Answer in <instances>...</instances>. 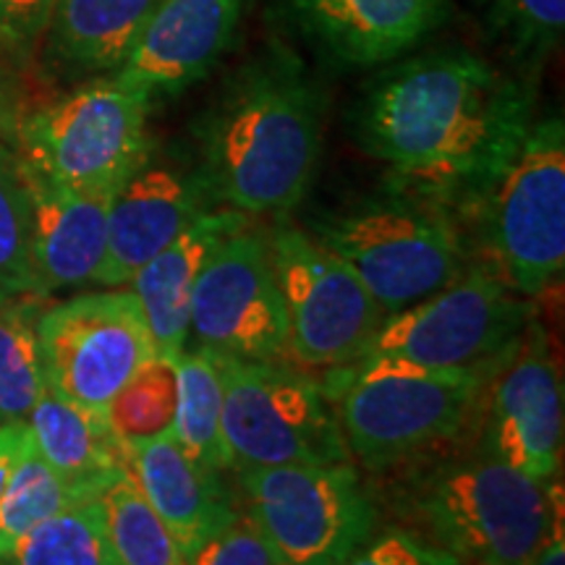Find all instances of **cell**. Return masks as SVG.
<instances>
[{
  "mask_svg": "<svg viewBox=\"0 0 565 565\" xmlns=\"http://www.w3.org/2000/svg\"><path fill=\"white\" fill-rule=\"evenodd\" d=\"M26 443V424H0V494L9 484L13 466Z\"/></svg>",
  "mask_w": 565,
  "mask_h": 565,
  "instance_id": "d590c367",
  "label": "cell"
},
{
  "mask_svg": "<svg viewBox=\"0 0 565 565\" xmlns=\"http://www.w3.org/2000/svg\"><path fill=\"white\" fill-rule=\"evenodd\" d=\"M475 212L492 270L524 299L545 294L565 267V124L540 118Z\"/></svg>",
  "mask_w": 565,
  "mask_h": 565,
  "instance_id": "ba28073f",
  "label": "cell"
},
{
  "mask_svg": "<svg viewBox=\"0 0 565 565\" xmlns=\"http://www.w3.org/2000/svg\"><path fill=\"white\" fill-rule=\"evenodd\" d=\"M267 249L286 307L288 351L320 370L356 364L387 317L362 280L286 215L267 233Z\"/></svg>",
  "mask_w": 565,
  "mask_h": 565,
  "instance_id": "7c38bea8",
  "label": "cell"
},
{
  "mask_svg": "<svg viewBox=\"0 0 565 565\" xmlns=\"http://www.w3.org/2000/svg\"><path fill=\"white\" fill-rule=\"evenodd\" d=\"M324 100L288 51L238 68L196 121L202 181L212 200L244 215H288L312 186Z\"/></svg>",
  "mask_w": 565,
  "mask_h": 565,
  "instance_id": "7a4b0ae2",
  "label": "cell"
},
{
  "mask_svg": "<svg viewBox=\"0 0 565 565\" xmlns=\"http://www.w3.org/2000/svg\"><path fill=\"white\" fill-rule=\"evenodd\" d=\"M189 335L233 359L278 362L288 353V320L267 233L249 223L212 249L194 286Z\"/></svg>",
  "mask_w": 565,
  "mask_h": 565,
  "instance_id": "4fadbf2b",
  "label": "cell"
},
{
  "mask_svg": "<svg viewBox=\"0 0 565 565\" xmlns=\"http://www.w3.org/2000/svg\"><path fill=\"white\" fill-rule=\"evenodd\" d=\"M55 0H0V47L26 66L45 38Z\"/></svg>",
  "mask_w": 565,
  "mask_h": 565,
  "instance_id": "d6a6232c",
  "label": "cell"
},
{
  "mask_svg": "<svg viewBox=\"0 0 565 565\" xmlns=\"http://www.w3.org/2000/svg\"><path fill=\"white\" fill-rule=\"evenodd\" d=\"M249 0H160L113 71L118 82L147 95H179L207 76L236 38Z\"/></svg>",
  "mask_w": 565,
  "mask_h": 565,
  "instance_id": "9a60e30c",
  "label": "cell"
},
{
  "mask_svg": "<svg viewBox=\"0 0 565 565\" xmlns=\"http://www.w3.org/2000/svg\"><path fill=\"white\" fill-rule=\"evenodd\" d=\"M0 565H118L113 555L100 498L51 515L21 536Z\"/></svg>",
  "mask_w": 565,
  "mask_h": 565,
  "instance_id": "484cf974",
  "label": "cell"
},
{
  "mask_svg": "<svg viewBox=\"0 0 565 565\" xmlns=\"http://www.w3.org/2000/svg\"><path fill=\"white\" fill-rule=\"evenodd\" d=\"M521 475L498 456L450 458L408 487L412 513L435 545L469 565H529L545 542L561 482Z\"/></svg>",
  "mask_w": 565,
  "mask_h": 565,
  "instance_id": "3957f363",
  "label": "cell"
},
{
  "mask_svg": "<svg viewBox=\"0 0 565 565\" xmlns=\"http://www.w3.org/2000/svg\"><path fill=\"white\" fill-rule=\"evenodd\" d=\"M175 416V356H154L108 406L110 433L121 445L168 435Z\"/></svg>",
  "mask_w": 565,
  "mask_h": 565,
  "instance_id": "f1b7e54d",
  "label": "cell"
},
{
  "mask_svg": "<svg viewBox=\"0 0 565 565\" xmlns=\"http://www.w3.org/2000/svg\"><path fill=\"white\" fill-rule=\"evenodd\" d=\"M223 374V437L231 469L286 463H349L343 433L322 387L278 362L217 353Z\"/></svg>",
  "mask_w": 565,
  "mask_h": 565,
  "instance_id": "9c48e42d",
  "label": "cell"
},
{
  "mask_svg": "<svg viewBox=\"0 0 565 565\" xmlns=\"http://www.w3.org/2000/svg\"><path fill=\"white\" fill-rule=\"evenodd\" d=\"M9 296L40 294L32 273L30 186L17 147L0 141V299Z\"/></svg>",
  "mask_w": 565,
  "mask_h": 565,
  "instance_id": "83f0119b",
  "label": "cell"
},
{
  "mask_svg": "<svg viewBox=\"0 0 565 565\" xmlns=\"http://www.w3.org/2000/svg\"><path fill=\"white\" fill-rule=\"evenodd\" d=\"M238 487L288 565H341L377 526V508L349 463L238 469Z\"/></svg>",
  "mask_w": 565,
  "mask_h": 565,
  "instance_id": "8fae6325",
  "label": "cell"
},
{
  "mask_svg": "<svg viewBox=\"0 0 565 565\" xmlns=\"http://www.w3.org/2000/svg\"><path fill=\"white\" fill-rule=\"evenodd\" d=\"M24 166V160H21ZM32 196V273L42 299L97 280L116 192H76L24 166Z\"/></svg>",
  "mask_w": 565,
  "mask_h": 565,
  "instance_id": "e0dca14e",
  "label": "cell"
},
{
  "mask_svg": "<svg viewBox=\"0 0 565 565\" xmlns=\"http://www.w3.org/2000/svg\"><path fill=\"white\" fill-rule=\"evenodd\" d=\"M490 374L429 372L398 364L338 370L330 391L349 456L372 471L412 461L466 427Z\"/></svg>",
  "mask_w": 565,
  "mask_h": 565,
  "instance_id": "5b68a950",
  "label": "cell"
},
{
  "mask_svg": "<svg viewBox=\"0 0 565 565\" xmlns=\"http://www.w3.org/2000/svg\"><path fill=\"white\" fill-rule=\"evenodd\" d=\"M312 236L387 317L429 299L469 267L450 212L393 186L317 217Z\"/></svg>",
  "mask_w": 565,
  "mask_h": 565,
  "instance_id": "277c9868",
  "label": "cell"
},
{
  "mask_svg": "<svg viewBox=\"0 0 565 565\" xmlns=\"http://www.w3.org/2000/svg\"><path fill=\"white\" fill-rule=\"evenodd\" d=\"M301 30L345 66L401 61L448 17V0H291Z\"/></svg>",
  "mask_w": 565,
  "mask_h": 565,
  "instance_id": "ac0fdd59",
  "label": "cell"
},
{
  "mask_svg": "<svg viewBox=\"0 0 565 565\" xmlns=\"http://www.w3.org/2000/svg\"><path fill=\"white\" fill-rule=\"evenodd\" d=\"M152 97L97 76L21 118L17 152L34 173L76 192H116L152 152Z\"/></svg>",
  "mask_w": 565,
  "mask_h": 565,
  "instance_id": "8992f818",
  "label": "cell"
},
{
  "mask_svg": "<svg viewBox=\"0 0 565 565\" xmlns=\"http://www.w3.org/2000/svg\"><path fill=\"white\" fill-rule=\"evenodd\" d=\"M563 490L555 498L553 521H550L547 536L542 547L536 550L534 561L529 565H565V534H563Z\"/></svg>",
  "mask_w": 565,
  "mask_h": 565,
  "instance_id": "e575fe53",
  "label": "cell"
},
{
  "mask_svg": "<svg viewBox=\"0 0 565 565\" xmlns=\"http://www.w3.org/2000/svg\"><path fill=\"white\" fill-rule=\"evenodd\" d=\"M38 345L45 383L103 424L118 391L158 356L129 288L82 294L42 309Z\"/></svg>",
  "mask_w": 565,
  "mask_h": 565,
  "instance_id": "30bf717a",
  "label": "cell"
},
{
  "mask_svg": "<svg viewBox=\"0 0 565 565\" xmlns=\"http://www.w3.org/2000/svg\"><path fill=\"white\" fill-rule=\"evenodd\" d=\"M121 448L126 475L171 529L186 561L238 515L221 471L194 463L171 433Z\"/></svg>",
  "mask_w": 565,
  "mask_h": 565,
  "instance_id": "d6986e66",
  "label": "cell"
},
{
  "mask_svg": "<svg viewBox=\"0 0 565 565\" xmlns=\"http://www.w3.org/2000/svg\"><path fill=\"white\" fill-rule=\"evenodd\" d=\"M21 66L0 47V141L17 147L21 118L24 110V92H21L17 71Z\"/></svg>",
  "mask_w": 565,
  "mask_h": 565,
  "instance_id": "836d02e7",
  "label": "cell"
},
{
  "mask_svg": "<svg viewBox=\"0 0 565 565\" xmlns=\"http://www.w3.org/2000/svg\"><path fill=\"white\" fill-rule=\"evenodd\" d=\"M40 296L0 299V424H26L45 374L40 364Z\"/></svg>",
  "mask_w": 565,
  "mask_h": 565,
  "instance_id": "cb8c5ba5",
  "label": "cell"
},
{
  "mask_svg": "<svg viewBox=\"0 0 565 565\" xmlns=\"http://www.w3.org/2000/svg\"><path fill=\"white\" fill-rule=\"evenodd\" d=\"M26 429L45 463L68 484L95 498L126 471L124 448L108 424L79 412L47 383L26 419Z\"/></svg>",
  "mask_w": 565,
  "mask_h": 565,
  "instance_id": "7402d4cb",
  "label": "cell"
},
{
  "mask_svg": "<svg viewBox=\"0 0 565 565\" xmlns=\"http://www.w3.org/2000/svg\"><path fill=\"white\" fill-rule=\"evenodd\" d=\"M532 124V89L463 47L393 61L353 108V134L391 186L448 212H475Z\"/></svg>",
  "mask_w": 565,
  "mask_h": 565,
  "instance_id": "6da1fadb",
  "label": "cell"
},
{
  "mask_svg": "<svg viewBox=\"0 0 565 565\" xmlns=\"http://www.w3.org/2000/svg\"><path fill=\"white\" fill-rule=\"evenodd\" d=\"M92 498L95 494L68 484L58 471L45 463L26 429L24 448L13 466L9 484L0 494V563L11 555L21 536L30 534L42 521Z\"/></svg>",
  "mask_w": 565,
  "mask_h": 565,
  "instance_id": "d4e9b609",
  "label": "cell"
},
{
  "mask_svg": "<svg viewBox=\"0 0 565 565\" xmlns=\"http://www.w3.org/2000/svg\"><path fill=\"white\" fill-rule=\"evenodd\" d=\"M189 565H288L249 513H238L228 526L210 536L186 561Z\"/></svg>",
  "mask_w": 565,
  "mask_h": 565,
  "instance_id": "4dcf8cb0",
  "label": "cell"
},
{
  "mask_svg": "<svg viewBox=\"0 0 565 565\" xmlns=\"http://www.w3.org/2000/svg\"><path fill=\"white\" fill-rule=\"evenodd\" d=\"M482 450L547 484L563 461V380L547 330L529 320L490 374Z\"/></svg>",
  "mask_w": 565,
  "mask_h": 565,
  "instance_id": "5bb4252c",
  "label": "cell"
},
{
  "mask_svg": "<svg viewBox=\"0 0 565 565\" xmlns=\"http://www.w3.org/2000/svg\"><path fill=\"white\" fill-rule=\"evenodd\" d=\"M484 19L515 55L542 61L561 45L565 0H477Z\"/></svg>",
  "mask_w": 565,
  "mask_h": 565,
  "instance_id": "f546056e",
  "label": "cell"
},
{
  "mask_svg": "<svg viewBox=\"0 0 565 565\" xmlns=\"http://www.w3.org/2000/svg\"><path fill=\"white\" fill-rule=\"evenodd\" d=\"M100 505L118 565H189L171 529L126 471L100 492Z\"/></svg>",
  "mask_w": 565,
  "mask_h": 565,
  "instance_id": "4316f807",
  "label": "cell"
},
{
  "mask_svg": "<svg viewBox=\"0 0 565 565\" xmlns=\"http://www.w3.org/2000/svg\"><path fill=\"white\" fill-rule=\"evenodd\" d=\"M246 223L249 215L231 207L202 212L181 236L131 275L129 291L137 296L160 356H175L186 349L189 312L202 267L212 249Z\"/></svg>",
  "mask_w": 565,
  "mask_h": 565,
  "instance_id": "ffe728a7",
  "label": "cell"
},
{
  "mask_svg": "<svg viewBox=\"0 0 565 565\" xmlns=\"http://www.w3.org/2000/svg\"><path fill=\"white\" fill-rule=\"evenodd\" d=\"M529 320L524 296L492 267L471 265L429 299L385 317L356 364L492 374Z\"/></svg>",
  "mask_w": 565,
  "mask_h": 565,
  "instance_id": "52a82bcc",
  "label": "cell"
},
{
  "mask_svg": "<svg viewBox=\"0 0 565 565\" xmlns=\"http://www.w3.org/2000/svg\"><path fill=\"white\" fill-rule=\"evenodd\" d=\"M160 0H55L45 55L68 76H108L126 61Z\"/></svg>",
  "mask_w": 565,
  "mask_h": 565,
  "instance_id": "44dd1931",
  "label": "cell"
},
{
  "mask_svg": "<svg viewBox=\"0 0 565 565\" xmlns=\"http://www.w3.org/2000/svg\"><path fill=\"white\" fill-rule=\"evenodd\" d=\"M341 565H461V561L412 532L387 529L372 534Z\"/></svg>",
  "mask_w": 565,
  "mask_h": 565,
  "instance_id": "1f68e13d",
  "label": "cell"
},
{
  "mask_svg": "<svg viewBox=\"0 0 565 565\" xmlns=\"http://www.w3.org/2000/svg\"><path fill=\"white\" fill-rule=\"evenodd\" d=\"M171 435L194 463L210 471L231 469L223 437V374L215 351L196 345L175 353Z\"/></svg>",
  "mask_w": 565,
  "mask_h": 565,
  "instance_id": "603a6c76",
  "label": "cell"
},
{
  "mask_svg": "<svg viewBox=\"0 0 565 565\" xmlns=\"http://www.w3.org/2000/svg\"><path fill=\"white\" fill-rule=\"evenodd\" d=\"M207 200L202 175L147 154L110 200L108 246L97 286H126L141 265L207 212Z\"/></svg>",
  "mask_w": 565,
  "mask_h": 565,
  "instance_id": "2e32d148",
  "label": "cell"
}]
</instances>
